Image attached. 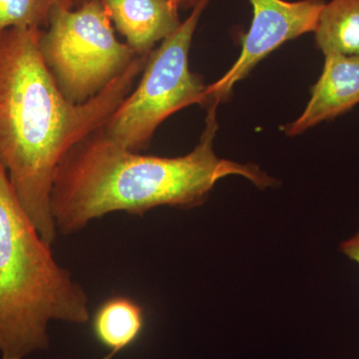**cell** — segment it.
Returning <instances> with one entry per match:
<instances>
[{
    "label": "cell",
    "mask_w": 359,
    "mask_h": 359,
    "mask_svg": "<svg viewBox=\"0 0 359 359\" xmlns=\"http://www.w3.org/2000/svg\"><path fill=\"white\" fill-rule=\"evenodd\" d=\"M43 29L0 32V163L40 236L53 244L54 174L66 153L100 129L133 89L148 55H139L121 75L87 102L68 101L39 50Z\"/></svg>",
    "instance_id": "1"
},
{
    "label": "cell",
    "mask_w": 359,
    "mask_h": 359,
    "mask_svg": "<svg viewBox=\"0 0 359 359\" xmlns=\"http://www.w3.org/2000/svg\"><path fill=\"white\" fill-rule=\"evenodd\" d=\"M217 108V104L209 105L199 144L181 157L139 154L101 128L78 142L54 174L50 205L57 231L76 233L110 212L143 216L162 205L195 208L205 202L219 180L231 175L245 177L259 188L273 186V179L255 165L215 154Z\"/></svg>",
    "instance_id": "2"
},
{
    "label": "cell",
    "mask_w": 359,
    "mask_h": 359,
    "mask_svg": "<svg viewBox=\"0 0 359 359\" xmlns=\"http://www.w3.org/2000/svg\"><path fill=\"white\" fill-rule=\"evenodd\" d=\"M88 295L55 261L0 163V355L25 359L50 344L51 321L85 325Z\"/></svg>",
    "instance_id": "3"
},
{
    "label": "cell",
    "mask_w": 359,
    "mask_h": 359,
    "mask_svg": "<svg viewBox=\"0 0 359 359\" xmlns=\"http://www.w3.org/2000/svg\"><path fill=\"white\" fill-rule=\"evenodd\" d=\"M39 50L58 88L74 104L93 98L139 56L116 37L102 0L56 7L40 34Z\"/></svg>",
    "instance_id": "4"
},
{
    "label": "cell",
    "mask_w": 359,
    "mask_h": 359,
    "mask_svg": "<svg viewBox=\"0 0 359 359\" xmlns=\"http://www.w3.org/2000/svg\"><path fill=\"white\" fill-rule=\"evenodd\" d=\"M210 2L200 0L178 29L153 49L136 89L101 127L120 145L139 152L168 117L194 104H207V86L190 70L189 53Z\"/></svg>",
    "instance_id": "5"
},
{
    "label": "cell",
    "mask_w": 359,
    "mask_h": 359,
    "mask_svg": "<svg viewBox=\"0 0 359 359\" xmlns=\"http://www.w3.org/2000/svg\"><path fill=\"white\" fill-rule=\"evenodd\" d=\"M252 7L250 29L242 39V50L221 79L205 90L207 105L219 104L230 96L269 54L306 33L314 32L325 0H249Z\"/></svg>",
    "instance_id": "6"
},
{
    "label": "cell",
    "mask_w": 359,
    "mask_h": 359,
    "mask_svg": "<svg viewBox=\"0 0 359 359\" xmlns=\"http://www.w3.org/2000/svg\"><path fill=\"white\" fill-rule=\"evenodd\" d=\"M359 104V55L332 54L311 89L306 109L283 128L287 136L306 131L327 120L344 114Z\"/></svg>",
    "instance_id": "7"
},
{
    "label": "cell",
    "mask_w": 359,
    "mask_h": 359,
    "mask_svg": "<svg viewBox=\"0 0 359 359\" xmlns=\"http://www.w3.org/2000/svg\"><path fill=\"white\" fill-rule=\"evenodd\" d=\"M111 21L137 55H148L181 26L171 0H102Z\"/></svg>",
    "instance_id": "8"
},
{
    "label": "cell",
    "mask_w": 359,
    "mask_h": 359,
    "mask_svg": "<svg viewBox=\"0 0 359 359\" xmlns=\"http://www.w3.org/2000/svg\"><path fill=\"white\" fill-rule=\"evenodd\" d=\"M145 316L131 297L116 295L103 302L92 320L96 339L112 353L132 346L143 332Z\"/></svg>",
    "instance_id": "9"
},
{
    "label": "cell",
    "mask_w": 359,
    "mask_h": 359,
    "mask_svg": "<svg viewBox=\"0 0 359 359\" xmlns=\"http://www.w3.org/2000/svg\"><path fill=\"white\" fill-rule=\"evenodd\" d=\"M323 55H359V0H330L314 30Z\"/></svg>",
    "instance_id": "10"
},
{
    "label": "cell",
    "mask_w": 359,
    "mask_h": 359,
    "mask_svg": "<svg viewBox=\"0 0 359 359\" xmlns=\"http://www.w3.org/2000/svg\"><path fill=\"white\" fill-rule=\"evenodd\" d=\"M59 6L75 8L72 0H0V32L13 27L45 29Z\"/></svg>",
    "instance_id": "11"
},
{
    "label": "cell",
    "mask_w": 359,
    "mask_h": 359,
    "mask_svg": "<svg viewBox=\"0 0 359 359\" xmlns=\"http://www.w3.org/2000/svg\"><path fill=\"white\" fill-rule=\"evenodd\" d=\"M340 250L349 259L359 264V229L358 233L353 238L342 243Z\"/></svg>",
    "instance_id": "12"
},
{
    "label": "cell",
    "mask_w": 359,
    "mask_h": 359,
    "mask_svg": "<svg viewBox=\"0 0 359 359\" xmlns=\"http://www.w3.org/2000/svg\"><path fill=\"white\" fill-rule=\"evenodd\" d=\"M74 6L77 7L81 6L84 2L88 1V0H72ZM173 1L179 8L189 9L193 8L200 0H171Z\"/></svg>",
    "instance_id": "13"
},
{
    "label": "cell",
    "mask_w": 359,
    "mask_h": 359,
    "mask_svg": "<svg viewBox=\"0 0 359 359\" xmlns=\"http://www.w3.org/2000/svg\"><path fill=\"white\" fill-rule=\"evenodd\" d=\"M116 354H117V353H112V351H110V353H109L106 354V355H105V356H103V358H101V359H112L113 358H114V356L116 355Z\"/></svg>",
    "instance_id": "14"
}]
</instances>
